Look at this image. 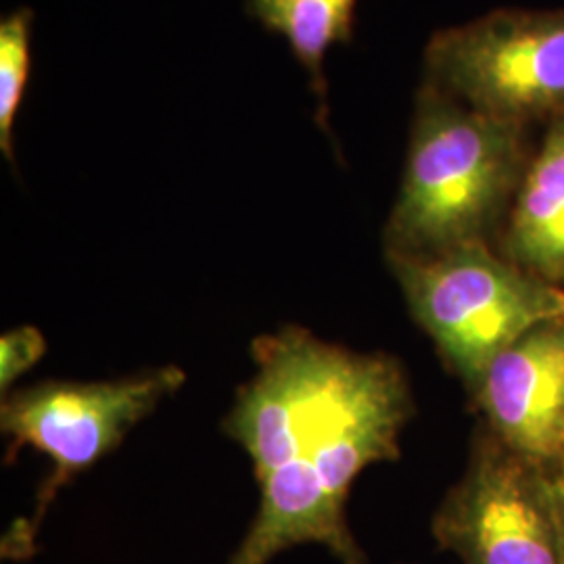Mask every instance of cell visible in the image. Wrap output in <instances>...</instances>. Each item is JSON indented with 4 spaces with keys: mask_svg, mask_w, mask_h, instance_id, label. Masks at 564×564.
<instances>
[{
    "mask_svg": "<svg viewBox=\"0 0 564 564\" xmlns=\"http://www.w3.org/2000/svg\"><path fill=\"white\" fill-rule=\"evenodd\" d=\"M253 377L224 433L251 458L260 506L226 564H270L318 544L341 564H368L347 523L351 487L372 464L400 458L414 398L402 362L360 354L286 324L251 345Z\"/></svg>",
    "mask_w": 564,
    "mask_h": 564,
    "instance_id": "6da1fadb",
    "label": "cell"
},
{
    "mask_svg": "<svg viewBox=\"0 0 564 564\" xmlns=\"http://www.w3.org/2000/svg\"><path fill=\"white\" fill-rule=\"evenodd\" d=\"M538 130L479 113L423 82L402 182L383 228L384 260L496 245Z\"/></svg>",
    "mask_w": 564,
    "mask_h": 564,
    "instance_id": "7a4b0ae2",
    "label": "cell"
},
{
    "mask_svg": "<svg viewBox=\"0 0 564 564\" xmlns=\"http://www.w3.org/2000/svg\"><path fill=\"white\" fill-rule=\"evenodd\" d=\"M46 354V339L32 324H23L0 337V389L7 395L13 391L28 370L41 362Z\"/></svg>",
    "mask_w": 564,
    "mask_h": 564,
    "instance_id": "8fae6325",
    "label": "cell"
},
{
    "mask_svg": "<svg viewBox=\"0 0 564 564\" xmlns=\"http://www.w3.org/2000/svg\"><path fill=\"white\" fill-rule=\"evenodd\" d=\"M496 247L564 291V120L540 130Z\"/></svg>",
    "mask_w": 564,
    "mask_h": 564,
    "instance_id": "ba28073f",
    "label": "cell"
},
{
    "mask_svg": "<svg viewBox=\"0 0 564 564\" xmlns=\"http://www.w3.org/2000/svg\"><path fill=\"white\" fill-rule=\"evenodd\" d=\"M414 323L470 391L506 347L564 316V291L510 262L491 242L387 260Z\"/></svg>",
    "mask_w": 564,
    "mask_h": 564,
    "instance_id": "3957f363",
    "label": "cell"
},
{
    "mask_svg": "<svg viewBox=\"0 0 564 564\" xmlns=\"http://www.w3.org/2000/svg\"><path fill=\"white\" fill-rule=\"evenodd\" d=\"M32 21L25 7L0 20V151L9 163H15L13 130L32 72Z\"/></svg>",
    "mask_w": 564,
    "mask_h": 564,
    "instance_id": "30bf717a",
    "label": "cell"
},
{
    "mask_svg": "<svg viewBox=\"0 0 564 564\" xmlns=\"http://www.w3.org/2000/svg\"><path fill=\"white\" fill-rule=\"evenodd\" d=\"M558 506H561V523H563V544H564V487L558 485Z\"/></svg>",
    "mask_w": 564,
    "mask_h": 564,
    "instance_id": "4fadbf2b",
    "label": "cell"
},
{
    "mask_svg": "<svg viewBox=\"0 0 564 564\" xmlns=\"http://www.w3.org/2000/svg\"><path fill=\"white\" fill-rule=\"evenodd\" d=\"M358 0H247L245 11L262 23L263 30L289 44L310 78L316 97V121L330 134L328 126V82L324 74L326 55L337 44L354 39Z\"/></svg>",
    "mask_w": 564,
    "mask_h": 564,
    "instance_id": "9c48e42d",
    "label": "cell"
},
{
    "mask_svg": "<svg viewBox=\"0 0 564 564\" xmlns=\"http://www.w3.org/2000/svg\"><path fill=\"white\" fill-rule=\"evenodd\" d=\"M554 479H556V484L564 487V442L561 454H558V460H556V468H554Z\"/></svg>",
    "mask_w": 564,
    "mask_h": 564,
    "instance_id": "7c38bea8",
    "label": "cell"
},
{
    "mask_svg": "<svg viewBox=\"0 0 564 564\" xmlns=\"http://www.w3.org/2000/svg\"><path fill=\"white\" fill-rule=\"evenodd\" d=\"M431 531L463 564H564L556 479L481 424Z\"/></svg>",
    "mask_w": 564,
    "mask_h": 564,
    "instance_id": "8992f818",
    "label": "cell"
},
{
    "mask_svg": "<svg viewBox=\"0 0 564 564\" xmlns=\"http://www.w3.org/2000/svg\"><path fill=\"white\" fill-rule=\"evenodd\" d=\"M468 395L481 426L554 477L564 442V316L506 347Z\"/></svg>",
    "mask_w": 564,
    "mask_h": 564,
    "instance_id": "52a82bcc",
    "label": "cell"
},
{
    "mask_svg": "<svg viewBox=\"0 0 564 564\" xmlns=\"http://www.w3.org/2000/svg\"><path fill=\"white\" fill-rule=\"evenodd\" d=\"M496 120L542 130L564 120V9H496L424 48V80Z\"/></svg>",
    "mask_w": 564,
    "mask_h": 564,
    "instance_id": "5b68a950",
    "label": "cell"
},
{
    "mask_svg": "<svg viewBox=\"0 0 564 564\" xmlns=\"http://www.w3.org/2000/svg\"><path fill=\"white\" fill-rule=\"evenodd\" d=\"M184 383L181 366H160L113 381H42L9 391L0 405L4 463H13L23 447H32L51 460V473L39 487L34 512L4 535L2 556L30 558L61 489L113 454L128 433Z\"/></svg>",
    "mask_w": 564,
    "mask_h": 564,
    "instance_id": "277c9868",
    "label": "cell"
}]
</instances>
